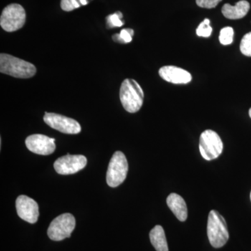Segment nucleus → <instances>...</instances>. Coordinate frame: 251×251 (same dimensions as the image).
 I'll return each mask as SVG.
<instances>
[{"instance_id": "f257e3e1", "label": "nucleus", "mask_w": 251, "mask_h": 251, "mask_svg": "<svg viewBox=\"0 0 251 251\" xmlns=\"http://www.w3.org/2000/svg\"><path fill=\"white\" fill-rule=\"evenodd\" d=\"M0 72L17 78H30L36 73L34 64L9 54H0Z\"/></svg>"}, {"instance_id": "f03ea898", "label": "nucleus", "mask_w": 251, "mask_h": 251, "mask_svg": "<svg viewBox=\"0 0 251 251\" xmlns=\"http://www.w3.org/2000/svg\"><path fill=\"white\" fill-rule=\"evenodd\" d=\"M120 98L124 108L130 113H135L139 111L143 104V89L133 79H126L120 87Z\"/></svg>"}, {"instance_id": "7ed1b4c3", "label": "nucleus", "mask_w": 251, "mask_h": 251, "mask_svg": "<svg viewBox=\"0 0 251 251\" xmlns=\"http://www.w3.org/2000/svg\"><path fill=\"white\" fill-rule=\"evenodd\" d=\"M207 236L213 247L219 249L224 247L229 239L226 220L217 211L209 212L207 222Z\"/></svg>"}, {"instance_id": "20e7f679", "label": "nucleus", "mask_w": 251, "mask_h": 251, "mask_svg": "<svg viewBox=\"0 0 251 251\" xmlns=\"http://www.w3.org/2000/svg\"><path fill=\"white\" fill-rule=\"evenodd\" d=\"M128 170V162L125 155L122 151H116L109 163L106 176L107 184L112 188L120 186L125 181Z\"/></svg>"}, {"instance_id": "39448f33", "label": "nucleus", "mask_w": 251, "mask_h": 251, "mask_svg": "<svg viewBox=\"0 0 251 251\" xmlns=\"http://www.w3.org/2000/svg\"><path fill=\"white\" fill-rule=\"evenodd\" d=\"M26 13L24 8L18 4H11L5 7L0 18V25L8 32L17 31L24 26Z\"/></svg>"}, {"instance_id": "423d86ee", "label": "nucleus", "mask_w": 251, "mask_h": 251, "mask_svg": "<svg viewBox=\"0 0 251 251\" xmlns=\"http://www.w3.org/2000/svg\"><path fill=\"white\" fill-rule=\"evenodd\" d=\"M75 227V218L72 214L66 213L57 216L51 222L48 229V235L51 240L56 242L64 240L71 237Z\"/></svg>"}, {"instance_id": "0eeeda50", "label": "nucleus", "mask_w": 251, "mask_h": 251, "mask_svg": "<svg viewBox=\"0 0 251 251\" xmlns=\"http://www.w3.org/2000/svg\"><path fill=\"white\" fill-rule=\"evenodd\" d=\"M199 149L203 158L206 161H211L222 153L224 145L217 133L212 130H206L201 135Z\"/></svg>"}, {"instance_id": "6e6552de", "label": "nucleus", "mask_w": 251, "mask_h": 251, "mask_svg": "<svg viewBox=\"0 0 251 251\" xmlns=\"http://www.w3.org/2000/svg\"><path fill=\"white\" fill-rule=\"evenodd\" d=\"M44 120L50 127L66 134H77L81 131L80 124L74 120L59 114L46 112Z\"/></svg>"}, {"instance_id": "1a4fd4ad", "label": "nucleus", "mask_w": 251, "mask_h": 251, "mask_svg": "<svg viewBox=\"0 0 251 251\" xmlns=\"http://www.w3.org/2000/svg\"><path fill=\"white\" fill-rule=\"evenodd\" d=\"M87 163V158L83 155L67 154L54 162V168L59 175H72L83 169Z\"/></svg>"}, {"instance_id": "9d476101", "label": "nucleus", "mask_w": 251, "mask_h": 251, "mask_svg": "<svg viewBox=\"0 0 251 251\" xmlns=\"http://www.w3.org/2000/svg\"><path fill=\"white\" fill-rule=\"evenodd\" d=\"M55 140L42 134L29 135L25 140V145L28 150L36 154H51L55 150Z\"/></svg>"}, {"instance_id": "9b49d317", "label": "nucleus", "mask_w": 251, "mask_h": 251, "mask_svg": "<svg viewBox=\"0 0 251 251\" xmlns=\"http://www.w3.org/2000/svg\"><path fill=\"white\" fill-rule=\"evenodd\" d=\"M16 211L21 219L29 224L37 222L39 218V205L37 202L27 196H20L16 201Z\"/></svg>"}, {"instance_id": "f8f14e48", "label": "nucleus", "mask_w": 251, "mask_h": 251, "mask_svg": "<svg viewBox=\"0 0 251 251\" xmlns=\"http://www.w3.org/2000/svg\"><path fill=\"white\" fill-rule=\"evenodd\" d=\"M158 74L163 80L173 84H187L192 80L189 72L175 66H164Z\"/></svg>"}, {"instance_id": "ddd939ff", "label": "nucleus", "mask_w": 251, "mask_h": 251, "mask_svg": "<svg viewBox=\"0 0 251 251\" xmlns=\"http://www.w3.org/2000/svg\"><path fill=\"white\" fill-rule=\"evenodd\" d=\"M167 204L179 221L184 222L187 219V206L182 197L176 193H171L167 198Z\"/></svg>"}, {"instance_id": "4468645a", "label": "nucleus", "mask_w": 251, "mask_h": 251, "mask_svg": "<svg viewBox=\"0 0 251 251\" xmlns=\"http://www.w3.org/2000/svg\"><path fill=\"white\" fill-rule=\"evenodd\" d=\"M250 9V4L246 0L238 1L234 6L226 4L223 6L222 13L225 17L230 20L241 19L247 16Z\"/></svg>"}, {"instance_id": "2eb2a0df", "label": "nucleus", "mask_w": 251, "mask_h": 251, "mask_svg": "<svg viewBox=\"0 0 251 251\" xmlns=\"http://www.w3.org/2000/svg\"><path fill=\"white\" fill-rule=\"evenodd\" d=\"M150 241L156 251H169L164 229L161 226H156L150 233Z\"/></svg>"}, {"instance_id": "dca6fc26", "label": "nucleus", "mask_w": 251, "mask_h": 251, "mask_svg": "<svg viewBox=\"0 0 251 251\" xmlns=\"http://www.w3.org/2000/svg\"><path fill=\"white\" fill-rule=\"evenodd\" d=\"M92 0H61V8L63 11H72L82 6H85Z\"/></svg>"}, {"instance_id": "f3484780", "label": "nucleus", "mask_w": 251, "mask_h": 251, "mask_svg": "<svg viewBox=\"0 0 251 251\" xmlns=\"http://www.w3.org/2000/svg\"><path fill=\"white\" fill-rule=\"evenodd\" d=\"M134 31L132 29H124L120 34H114L112 39L119 44H128L131 42Z\"/></svg>"}, {"instance_id": "a211bd4d", "label": "nucleus", "mask_w": 251, "mask_h": 251, "mask_svg": "<svg viewBox=\"0 0 251 251\" xmlns=\"http://www.w3.org/2000/svg\"><path fill=\"white\" fill-rule=\"evenodd\" d=\"M123 15L120 11H117L113 14L109 15L106 17V27L108 29H112L114 27H120L125 25V22L122 21Z\"/></svg>"}, {"instance_id": "6ab92c4d", "label": "nucleus", "mask_w": 251, "mask_h": 251, "mask_svg": "<svg viewBox=\"0 0 251 251\" xmlns=\"http://www.w3.org/2000/svg\"><path fill=\"white\" fill-rule=\"evenodd\" d=\"M234 29L231 27L223 28L220 31L219 41L224 46L230 45L233 42Z\"/></svg>"}, {"instance_id": "aec40b11", "label": "nucleus", "mask_w": 251, "mask_h": 251, "mask_svg": "<svg viewBox=\"0 0 251 251\" xmlns=\"http://www.w3.org/2000/svg\"><path fill=\"white\" fill-rule=\"evenodd\" d=\"M211 32H212V27L210 26V21L209 19L204 20L196 29V34L201 37H209Z\"/></svg>"}, {"instance_id": "412c9836", "label": "nucleus", "mask_w": 251, "mask_h": 251, "mask_svg": "<svg viewBox=\"0 0 251 251\" xmlns=\"http://www.w3.org/2000/svg\"><path fill=\"white\" fill-rule=\"evenodd\" d=\"M240 50L244 55L251 57V31L242 38L240 44Z\"/></svg>"}, {"instance_id": "4be33fe9", "label": "nucleus", "mask_w": 251, "mask_h": 251, "mask_svg": "<svg viewBox=\"0 0 251 251\" xmlns=\"http://www.w3.org/2000/svg\"><path fill=\"white\" fill-rule=\"evenodd\" d=\"M222 0H196V4L200 7L205 9H213L215 8Z\"/></svg>"}, {"instance_id": "5701e85b", "label": "nucleus", "mask_w": 251, "mask_h": 251, "mask_svg": "<svg viewBox=\"0 0 251 251\" xmlns=\"http://www.w3.org/2000/svg\"><path fill=\"white\" fill-rule=\"evenodd\" d=\"M249 116H250L251 118V108L249 110Z\"/></svg>"}, {"instance_id": "b1692460", "label": "nucleus", "mask_w": 251, "mask_h": 251, "mask_svg": "<svg viewBox=\"0 0 251 251\" xmlns=\"http://www.w3.org/2000/svg\"></svg>"}]
</instances>
